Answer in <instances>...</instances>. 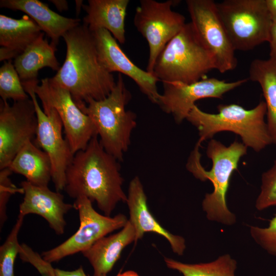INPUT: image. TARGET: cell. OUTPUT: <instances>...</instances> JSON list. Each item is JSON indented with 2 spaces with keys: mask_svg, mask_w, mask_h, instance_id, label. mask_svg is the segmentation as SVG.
Listing matches in <instances>:
<instances>
[{
  "mask_svg": "<svg viewBox=\"0 0 276 276\" xmlns=\"http://www.w3.org/2000/svg\"><path fill=\"white\" fill-rule=\"evenodd\" d=\"M119 160L108 153L98 135L74 155L65 173L64 190L71 198L85 197L110 216L117 205L126 202Z\"/></svg>",
  "mask_w": 276,
  "mask_h": 276,
  "instance_id": "1",
  "label": "cell"
},
{
  "mask_svg": "<svg viewBox=\"0 0 276 276\" xmlns=\"http://www.w3.org/2000/svg\"><path fill=\"white\" fill-rule=\"evenodd\" d=\"M213 69V57L189 22L162 50L152 74L163 83L190 84L206 77Z\"/></svg>",
  "mask_w": 276,
  "mask_h": 276,
  "instance_id": "6",
  "label": "cell"
},
{
  "mask_svg": "<svg viewBox=\"0 0 276 276\" xmlns=\"http://www.w3.org/2000/svg\"><path fill=\"white\" fill-rule=\"evenodd\" d=\"M0 96L3 101L13 102L29 98L12 60L5 61L0 68Z\"/></svg>",
  "mask_w": 276,
  "mask_h": 276,
  "instance_id": "26",
  "label": "cell"
},
{
  "mask_svg": "<svg viewBox=\"0 0 276 276\" xmlns=\"http://www.w3.org/2000/svg\"><path fill=\"white\" fill-rule=\"evenodd\" d=\"M266 6L272 22H276V0H265Z\"/></svg>",
  "mask_w": 276,
  "mask_h": 276,
  "instance_id": "34",
  "label": "cell"
},
{
  "mask_svg": "<svg viewBox=\"0 0 276 276\" xmlns=\"http://www.w3.org/2000/svg\"><path fill=\"white\" fill-rule=\"evenodd\" d=\"M65 60L52 79L71 94L81 109L91 99L105 98L116 85L112 73L100 62L92 32L82 24L62 36Z\"/></svg>",
  "mask_w": 276,
  "mask_h": 276,
  "instance_id": "2",
  "label": "cell"
},
{
  "mask_svg": "<svg viewBox=\"0 0 276 276\" xmlns=\"http://www.w3.org/2000/svg\"><path fill=\"white\" fill-rule=\"evenodd\" d=\"M8 168L12 173L24 176L27 181L37 186L48 187L52 180L50 158L32 141L22 147Z\"/></svg>",
  "mask_w": 276,
  "mask_h": 276,
  "instance_id": "22",
  "label": "cell"
},
{
  "mask_svg": "<svg viewBox=\"0 0 276 276\" xmlns=\"http://www.w3.org/2000/svg\"><path fill=\"white\" fill-rule=\"evenodd\" d=\"M73 205L78 212L79 227L65 241L42 252V258L49 263L57 262L67 256L83 252L101 238L122 229L128 221L123 214L111 217L99 213L93 208L92 202L85 197L76 199Z\"/></svg>",
  "mask_w": 276,
  "mask_h": 276,
  "instance_id": "10",
  "label": "cell"
},
{
  "mask_svg": "<svg viewBox=\"0 0 276 276\" xmlns=\"http://www.w3.org/2000/svg\"><path fill=\"white\" fill-rule=\"evenodd\" d=\"M218 113L205 112L195 105L186 120L198 131L203 142L219 132L231 131L239 135L242 143L256 152L273 143L264 117L267 112L265 101L246 109L236 104H220Z\"/></svg>",
  "mask_w": 276,
  "mask_h": 276,
  "instance_id": "4",
  "label": "cell"
},
{
  "mask_svg": "<svg viewBox=\"0 0 276 276\" xmlns=\"http://www.w3.org/2000/svg\"><path fill=\"white\" fill-rule=\"evenodd\" d=\"M0 170V224L2 228L7 218V204L10 197L16 193L23 194V190L13 183L10 178L12 172L8 168Z\"/></svg>",
  "mask_w": 276,
  "mask_h": 276,
  "instance_id": "30",
  "label": "cell"
},
{
  "mask_svg": "<svg viewBox=\"0 0 276 276\" xmlns=\"http://www.w3.org/2000/svg\"><path fill=\"white\" fill-rule=\"evenodd\" d=\"M134 242L135 231L128 221L119 232L101 238L82 254L91 265L93 276H107L123 250Z\"/></svg>",
  "mask_w": 276,
  "mask_h": 276,
  "instance_id": "21",
  "label": "cell"
},
{
  "mask_svg": "<svg viewBox=\"0 0 276 276\" xmlns=\"http://www.w3.org/2000/svg\"><path fill=\"white\" fill-rule=\"evenodd\" d=\"M43 32L30 17L19 19L0 15V61L12 60L21 55Z\"/></svg>",
  "mask_w": 276,
  "mask_h": 276,
  "instance_id": "19",
  "label": "cell"
},
{
  "mask_svg": "<svg viewBox=\"0 0 276 276\" xmlns=\"http://www.w3.org/2000/svg\"><path fill=\"white\" fill-rule=\"evenodd\" d=\"M129 0H88L82 9L86 15L83 24L93 31L98 29L108 31L117 41H126L125 18Z\"/></svg>",
  "mask_w": 276,
  "mask_h": 276,
  "instance_id": "20",
  "label": "cell"
},
{
  "mask_svg": "<svg viewBox=\"0 0 276 276\" xmlns=\"http://www.w3.org/2000/svg\"><path fill=\"white\" fill-rule=\"evenodd\" d=\"M164 262L168 268L182 276H236L237 268V261L229 254L208 262L186 263L168 257Z\"/></svg>",
  "mask_w": 276,
  "mask_h": 276,
  "instance_id": "25",
  "label": "cell"
},
{
  "mask_svg": "<svg viewBox=\"0 0 276 276\" xmlns=\"http://www.w3.org/2000/svg\"><path fill=\"white\" fill-rule=\"evenodd\" d=\"M76 4V12L77 16H78L80 13L81 9L82 8L83 4V1H75Z\"/></svg>",
  "mask_w": 276,
  "mask_h": 276,
  "instance_id": "37",
  "label": "cell"
},
{
  "mask_svg": "<svg viewBox=\"0 0 276 276\" xmlns=\"http://www.w3.org/2000/svg\"><path fill=\"white\" fill-rule=\"evenodd\" d=\"M216 5L235 51L268 42L272 21L265 0H224Z\"/></svg>",
  "mask_w": 276,
  "mask_h": 276,
  "instance_id": "7",
  "label": "cell"
},
{
  "mask_svg": "<svg viewBox=\"0 0 276 276\" xmlns=\"http://www.w3.org/2000/svg\"><path fill=\"white\" fill-rule=\"evenodd\" d=\"M24 198L19 206V214L23 216L30 214L43 218L57 235L64 233L66 225L64 216L73 204L64 201V196L58 191H52L48 187L34 185L28 181L20 183Z\"/></svg>",
  "mask_w": 276,
  "mask_h": 276,
  "instance_id": "17",
  "label": "cell"
},
{
  "mask_svg": "<svg viewBox=\"0 0 276 276\" xmlns=\"http://www.w3.org/2000/svg\"><path fill=\"white\" fill-rule=\"evenodd\" d=\"M268 42L270 47L269 58L276 62V22H272Z\"/></svg>",
  "mask_w": 276,
  "mask_h": 276,
  "instance_id": "32",
  "label": "cell"
},
{
  "mask_svg": "<svg viewBox=\"0 0 276 276\" xmlns=\"http://www.w3.org/2000/svg\"><path fill=\"white\" fill-rule=\"evenodd\" d=\"M249 79L258 82L263 91L267 108V126L276 144V62L256 59L249 66Z\"/></svg>",
  "mask_w": 276,
  "mask_h": 276,
  "instance_id": "24",
  "label": "cell"
},
{
  "mask_svg": "<svg viewBox=\"0 0 276 276\" xmlns=\"http://www.w3.org/2000/svg\"><path fill=\"white\" fill-rule=\"evenodd\" d=\"M99 59L109 73L118 72L131 78L141 91L153 103L156 104L160 94L155 76L136 65L126 55L111 34L105 29L91 31Z\"/></svg>",
  "mask_w": 276,
  "mask_h": 276,
  "instance_id": "15",
  "label": "cell"
},
{
  "mask_svg": "<svg viewBox=\"0 0 276 276\" xmlns=\"http://www.w3.org/2000/svg\"><path fill=\"white\" fill-rule=\"evenodd\" d=\"M56 276H90L86 274L82 266H80L73 270H64L59 268H55Z\"/></svg>",
  "mask_w": 276,
  "mask_h": 276,
  "instance_id": "33",
  "label": "cell"
},
{
  "mask_svg": "<svg viewBox=\"0 0 276 276\" xmlns=\"http://www.w3.org/2000/svg\"><path fill=\"white\" fill-rule=\"evenodd\" d=\"M56 9L60 12L67 11L68 9V3L65 0H50Z\"/></svg>",
  "mask_w": 276,
  "mask_h": 276,
  "instance_id": "35",
  "label": "cell"
},
{
  "mask_svg": "<svg viewBox=\"0 0 276 276\" xmlns=\"http://www.w3.org/2000/svg\"><path fill=\"white\" fill-rule=\"evenodd\" d=\"M200 140L192 152L186 165L187 170L197 179L210 180L213 190L206 193L202 201V209L208 220L226 226H232L237 222L235 214L229 209L226 194L231 177L237 169L240 158L247 153V147L243 143L234 141L226 146L212 139L209 142L206 153L212 160V167L205 170L200 163Z\"/></svg>",
  "mask_w": 276,
  "mask_h": 276,
  "instance_id": "3",
  "label": "cell"
},
{
  "mask_svg": "<svg viewBox=\"0 0 276 276\" xmlns=\"http://www.w3.org/2000/svg\"><path fill=\"white\" fill-rule=\"evenodd\" d=\"M24 217L18 214L16 223L0 247V276H14L15 261L20 248L18 235Z\"/></svg>",
  "mask_w": 276,
  "mask_h": 276,
  "instance_id": "27",
  "label": "cell"
},
{
  "mask_svg": "<svg viewBox=\"0 0 276 276\" xmlns=\"http://www.w3.org/2000/svg\"><path fill=\"white\" fill-rule=\"evenodd\" d=\"M117 276H140V275L135 271L130 270H127L123 272L119 273Z\"/></svg>",
  "mask_w": 276,
  "mask_h": 276,
  "instance_id": "36",
  "label": "cell"
},
{
  "mask_svg": "<svg viewBox=\"0 0 276 276\" xmlns=\"http://www.w3.org/2000/svg\"><path fill=\"white\" fill-rule=\"evenodd\" d=\"M28 82L42 105L53 108L62 121L65 137L74 154L84 149L90 141L98 135L90 118L77 106L70 92L52 78Z\"/></svg>",
  "mask_w": 276,
  "mask_h": 276,
  "instance_id": "8",
  "label": "cell"
},
{
  "mask_svg": "<svg viewBox=\"0 0 276 276\" xmlns=\"http://www.w3.org/2000/svg\"><path fill=\"white\" fill-rule=\"evenodd\" d=\"M188 11L203 43L211 53L215 69L224 73L235 68L237 60L231 40L212 0H187Z\"/></svg>",
  "mask_w": 276,
  "mask_h": 276,
  "instance_id": "12",
  "label": "cell"
},
{
  "mask_svg": "<svg viewBox=\"0 0 276 276\" xmlns=\"http://www.w3.org/2000/svg\"><path fill=\"white\" fill-rule=\"evenodd\" d=\"M0 7L21 11L30 17L56 47L60 38L80 24L81 19L64 17L38 0H1Z\"/></svg>",
  "mask_w": 276,
  "mask_h": 276,
  "instance_id": "18",
  "label": "cell"
},
{
  "mask_svg": "<svg viewBox=\"0 0 276 276\" xmlns=\"http://www.w3.org/2000/svg\"><path fill=\"white\" fill-rule=\"evenodd\" d=\"M247 79L226 82L214 78L205 77L197 82H164V91L159 95L156 104L175 121L181 123L186 120L195 102L203 98H222L223 95L241 85Z\"/></svg>",
  "mask_w": 276,
  "mask_h": 276,
  "instance_id": "14",
  "label": "cell"
},
{
  "mask_svg": "<svg viewBox=\"0 0 276 276\" xmlns=\"http://www.w3.org/2000/svg\"><path fill=\"white\" fill-rule=\"evenodd\" d=\"M20 259L33 265L41 276H56L55 268L51 263L44 260L41 255L33 250L26 244H20L19 252Z\"/></svg>",
  "mask_w": 276,
  "mask_h": 276,
  "instance_id": "31",
  "label": "cell"
},
{
  "mask_svg": "<svg viewBox=\"0 0 276 276\" xmlns=\"http://www.w3.org/2000/svg\"><path fill=\"white\" fill-rule=\"evenodd\" d=\"M43 36L44 34L14 59L13 64L21 82L37 80L38 71L43 67L57 72L60 67L55 55L56 47Z\"/></svg>",
  "mask_w": 276,
  "mask_h": 276,
  "instance_id": "23",
  "label": "cell"
},
{
  "mask_svg": "<svg viewBox=\"0 0 276 276\" xmlns=\"http://www.w3.org/2000/svg\"><path fill=\"white\" fill-rule=\"evenodd\" d=\"M129 219L135 233V242L146 233H154L164 237L170 244L172 251L182 256L186 249L185 239L175 235L164 228L149 210L147 197L139 176L133 177L129 182L127 201Z\"/></svg>",
  "mask_w": 276,
  "mask_h": 276,
  "instance_id": "16",
  "label": "cell"
},
{
  "mask_svg": "<svg viewBox=\"0 0 276 276\" xmlns=\"http://www.w3.org/2000/svg\"><path fill=\"white\" fill-rule=\"evenodd\" d=\"M22 84L36 109L37 128L34 143L49 156L52 166V180L56 191L60 192L64 189L66 171L74 154L63 137V124L57 112L47 105H42V109L30 84L22 82Z\"/></svg>",
  "mask_w": 276,
  "mask_h": 276,
  "instance_id": "11",
  "label": "cell"
},
{
  "mask_svg": "<svg viewBox=\"0 0 276 276\" xmlns=\"http://www.w3.org/2000/svg\"><path fill=\"white\" fill-rule=\"evenodd\" d=\"M131 99L122 76L118 74L116 85L108 96L100 100L91 99L80 109L91 120L104 149L119 162L128 149L136 126V114L126 109Z\"/></svg>",
  "mask_w": 276,
  "mask_h": 276,
  "instance_id": "5",
  "label": "cell"
},
{
  "mask_svg": "<svg viewBox=\"0 0 276 276\" xmlns=\"http://www.w3.org/2000/svg\"><path fill=\"white\" fill-rule=\"evenodd\" d=\"M273 206H276V160L262 173L260 192L255 201V208L260 211Z\"/></svg>",
  "mask_w": 276,
  "mask_h": 276,
  "instance_id": "28",
  "label": "cell"
},
{
  "mask_svg": "<svg viewBox=\"0 0 276 276\" xmlns=\"http://www.w3.org/2000/svg\"><path fill=\"white\" fill-rule=\"evenodd\" d=\"M37 118L32 99L0 101V170L8 168L22 147L35 137Z\"/></svg>",
  "mask_w": 276,
  "mask_h": 276,
  "instance_id": "13",
  "label": "cell"
},
{
  "mask_svg": "<svg viewBox=\"0 0 276 276\" xmlns=\"http://www.w3.org/2000/svg\"><path fill=\"white\" fill-rule=\"evenodd\" d=\"M178 2L141 0L136 8L133 24L148 42L149 58L146 71L151 74L162 50L186 24L185 16L172 10V7Z\"/></svg>",
  "mask_w": 276,
  "mask_h": 276,
  "instance_id": "9",
  "label": "cell"
},
{
  "mask_svg": "<svg viewBox=\"0 0 276 276\" xmlns=\"http://www.w3.org/2000/svg\"><path fill=\"white\" fill-rule=\"evenodd\" d=\"M249 234L258 245L269 255L276 257V213L267 226H250Z\"/></svg>",
  "mask_w": 276,
  "mask_h": 276,
  "instance_id": "29",
  "label": "cell"
}]
</instances>
